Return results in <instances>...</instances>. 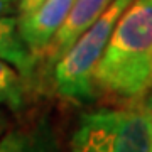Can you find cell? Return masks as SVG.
<instances>
[{
	"mask_svg": "<svg viewBox=\"0 0 152 152\" xmlns=\"http://www.w3.org/2000/svg\"><path fill=\"white\" fill-rule=\"evenodd\" d=\"M95 86L120 103L152 95V0H134L125 9L96 64Z\"/></svg>",
	"mask_w": 152,
	"mask_h": 152,
	"instance_id": "6da1fadb",
	"label": "cell"
},
{
	"mask_svg": "<svg viewBox=\"0 0 152 152\" xmlns=\"http://www.w3.org/2000/svg\"><path fill=\"white\" fill-rule=\"evenodd\" d=\"M69 152H152V95L83 113Z\"/></svg>",
	"mask_w": 152,
	"mask_h": 152,
	"instance_id": "7a4b0ae2",
	"label": "cell"
},
{
	"mask_svg": "<svg viewBox=\"0 0 152 152\" xmlns=\"http://www.w3.org/2000/svg\"><path fill=\"white\" fill-rule=\"evenodd\" d=\"M134 0H113L86 32L54 64L53 86L61 98L75 103H88L96 98L95 69L105 53L112 32L125 9Z\"/></svg>",
	"mask_w": 152,
	"mask_h": 152,
	"instance_id": "3957f363",
	"label": "cell"
},
{
	"mask_svg": "<svg viewBox=\"0 0 152 152\" xmlns=\"http://www.w3.org/2000/svg\"><path fill=\"white\" fill-rule=\"evenodd\" d=\"M76 0H44L26 17H19V29L36 58L42 56L53 37L68 19Z\"/></svg>",
	"mask_w": 152,
	"mask_h": 152,
	"instance_id": "277c9868",
	"label": "cell"
},
{
	"mask_svg": "<svg viewBox=\"0 0 152 152\" xmlns=\"http://www.w3.org/2000/svg\"><path fill=\"white\" fill-rule=\"evenodd\" d=\"M112 2L113 0H76L68 19L42 53L48 64L54 66L69 51V48L76 42V39L83 32H86L102 17V14L108 9Z\"/></svg>",
	"mask_w": 152,
	"mask_h": 152,
	"instance_id": "5b68a950",
	"label": "cell"
},
{
	"mask_svg": "<svg viewBox=\"0 0 152 152\" xmlns=\"http://www.w3.org/2000/svg\"><path fill=\"white\" fill-rule=\"evenodd\" d=\"M0 152H61L59 137L48 117L12 129L0 137Z\"/></svg>",
	"mask_w": 152,
	"mask_h": 152,
	"instance_id": "8992f818",
	"label": "cell"
},
{
	"mask_svg": "<svg viewBox=\"0 0 152 152\" xmlns=\"http://www.w3.org/2000/svg\"><path fill=\"white\" fill-rule=\"evenodd\" d=\"M0 59L10 63L22 76H32L36 56L26 44L19 29V19L12 15L0 17Z\"/></svg>",
	"mask_w": 152,
	"mask_h": 152,
	"instance_id": "52a82bcc",
	"label": "cell"
},
{
	"mask_svg": "<svg viewBox=\"0 0 152 152\" xmlns=\"http://www.w3.org/2000/svg\"><path fill=\"white\" fill-rule=\"evenodd\" d=\"M26 80L10 63L0 59V105L9 107L12 112H20L26 107Z\"/></svg>",
	"mask_w": 152,
	"mask_h": 152,
	"instance_id": "ba28073f",
	"label": "cell"
},
{
	"mask_svg": "<svg viewBox=\"0 0 152 152\" xmlns=\"http://www.w3.org/2000/svg\"><path fill=\"white\" fill-rule=\"evenodd\" d=\"M20 0H0V17H7L19 12Z\"/></svg>",
	"mask_w": 152,
	"mask_h": 152,
	"instance_id": "9c48e42d",
	"label": "cell"
},
{
	"mask_svg": "<svg viewBox=\"0 0 152 152\" xmlns=\"http://www.w3.org/2000/svg\"><path fill=\"white\" fill-rule=\"evenodd\" d=\"M44 0H20V5H19V17H26L31 12H34Z\"/></svg>",
	"mask_w": 152,
	"mask_h": 152,
	"instance_id": "30bf717a",
	"label": "cell"
},
{
	"mask_svg": "<svg viewBox=\"0 0 152 152\" xmlns=\"http://www.w3.org/2000/svg\"><path fill=\"white\" fill-rule=\"evenodd\" d=\"M7 129H9V118H7L5 113L0 112V137L7 132Z\"/></svg>",
	"mask_w": 152,
	"mask_h": 152,
	"instance_id": "8fae6325",
	"label": "cell"
}]
</instances>
